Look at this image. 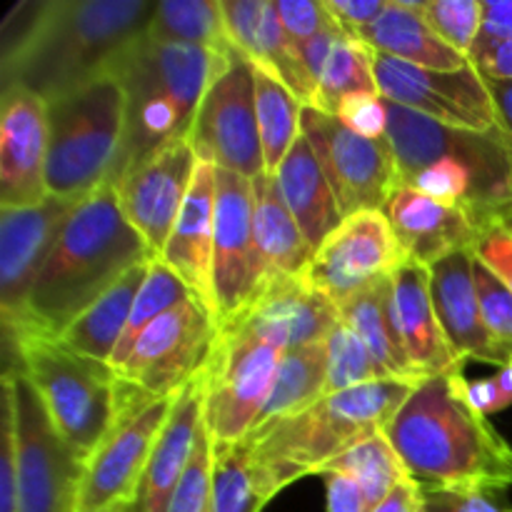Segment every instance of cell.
Instances as JSON below:
<instances>
[{
	"mask_svg": "<svg viewBox=\"0 0 512 512\" xmlns=\"http://www.w3.org/2000/svg\"><path fill=\"white\" fill-rule=\"evenodd\" d=\"M303 135L313 145L335 190L343 218L383 210L400 188V170L388 140H370L318 108H303Z\"/></svg>",
	"mask_w": 512,
	"mask_h": 512,
	"instance_id": "obj_13",
	"label": "cell"
},
{
	"mask_svg": "<svg viewBox=\"0 0 512 512\" xmlns=\"http://www.w3.org/2000/svg\"><path fill=\"white\" fill-rule=\"evenodd\" d=\"M488 83V80H485ZM490 95H493L495 110H498V123L512 135V83L503 80H490Z\"/></svg>",
	"mask_w": 512,
	"mask_h": 512,
	"instance_id": "obj_58",
	"label": "cell"
},
{
	"mask_svg": "<svg viewBox=\"0 0 512 512\" xmlns=\"http://www.w3.org/2000/svg\"><path fill=\"white\" fill-rule=\"evenodd\" d=\"M413 390V383L380 380L328 395L305 413L253 430L243 443L270 498L305 475H320L330 460L370 435L385 433Z\"/></svg>",
	"mask_w": 512,
	"mask_h": 512,
	"instance_id": "obj_5",
	"label": "cell"
},
{
	"mask_svg": "<svg viewBox=\"0 0 512 512\" xmlns=\"http://www.w3.org/2000/svg\"><path fill=\"white\" fill-rule=\"evenodd\" d=\"M148 265L150 263H143L130 270L103 298L95 300L83 315H78L58 335L60 343L68 350H73V353L110 365L115 348H118L120 338L125 333L130 313H133V303L138 298L140 285H143L145 275H148Z\"/></svg>",
	"mask_w": 512,
	"mask_h": 512,
	"instance_id": "obj_31",
	"label": "cell"
},
{
	"mask_svg": "<svg viewBox=\"0 0 512 512\" xmlns=\"http://www.w3.org/2000/svg\"><path fill=\"white\" fill-rule=\"evenodd\" d=\"M150 260H155L153 253L125 218L115 188L100 185L75 205L60 230L35 280L23 320L5 333L8 343L28 335L58 338L118 280Z\"/></svg>",
	"mask_w": 512,
	"mask_h": 512,
	"instance_id": "obj_3",
	"label": "cell"
},
{
	"mask_svg": "<svg viewBox=\"0 0 512 512\" xmlns=\"http://www.w3.org/2000/svg\"><path fill=\"white\" fill-rule=\"evenodd\" d=\"M403 263L405 253L383 210H363L345 218L315 250L305 280L340 310Z\"/></svg>",
	"mask_w": 512,
	"mask_h": 512,
	"instance_id": "obj_16",
	"label": "cell"
},
{
	"mask_svg": "<svg viewBox=\"0 0 512 512\" xmlns=\"http://www.w3.org/2000/svg\"><path fill=\"white\" fill-rule=\"evenodd\" d=\"M210 473H213V440H210L208 428L200 435L198 448H195L193 460L170 500L168 512H213V500H210Z\"/></svg>",
	"mask_w": 512,
	"mask_h": 512,
	"instance_id": "obj_43",
	"label": "cell"
},
{
	"mask_svg": "<svg viewBox=\"0 0 512 512\" xmlns=\"http://www.w3.org/2000/svg\"><path fill=\"white\" fill-rule=\"evenodd\" d=\"M408 185L410 188L420 190L423 195H428V198L440 200V203L445 205H453V208H463L465 213L473 218L475 178L463 163H458V160L453 158L438 160V163L420 170Z\"/></svg>",
	"mask_w": 512,
	"mask_h": 512,
	"instance_id": "obj_42",
	"label": "cell"
},
{
	"mask_svg": "<svg viewBox=\"0 0 512 512\" xmlns=\"http://www.w3.org/2000/svg\"><path fill=\"white\" fill-rule=\"evenodd\" d=\"M340 320L368 345L375 363L385 370V375L390 380H403V383L413 385L423 383V378L410 365L403 338H400L398 313H395L393 275L378 280L368 290L350 298L340 308Z\"/></svg>",
	"mask_w": 512,
	"mask_h": 512,
	"instance_id": "obj_29",
	"label": "cell"
},
{
	"mask_svg": "<svg viewBox=\"0 0 512 512\" xmlns=\"http://www.w3.org/2000/svg\"><path fill=\"white\" fill-rule=\"evenodd\" d=\"M258 70H265V73L273 75L275 80H280L305 108H315V103H318V85H315L308 68H305L300 48L290 40V35L285 33L273 0H265L263 18H260Z\"/></svg>",
	"mask_w": 512,
	"mask_h": 512,
	"instance_id": "obj_39",
	"label": "cell"
},
{
	"mask_svg": "<svg viewBox=\"0 0 512 512\" xmlns=\"http://www.w3.org/2000/svg\"><path fill=\"white\" fill-rule=\"evenodd\" d=\"M325 368L328 350L325 343L285 350L275 373L273 390L253 430L278 420L305 413L325 398Z\"/></svg>",
	"mask_w": 512,
	"mask_h": 512,
	"instance_id": "obj_32",
	"label": "cell"
},
{
	"mask_svg": "<svg viewBox=\"0 0 512 512\" xmlns=\"http://www.w3.org/2000/svg\"><path fill=\"white\" fill-rule=\"evenodd\" d=\"M253 213V180L215 168L213 303L218 325L243 313L268 283L255 245Z\"/></svg>",
	"mask_w": 512,
	"mask_h": 512,
	"instance_id": "obj_14",
	"label": "cell"
},
{
	"mask_svg": "<svg viewBox=\"0 0 512 512\" xmlns=\"http://www.w3.org/2000/svg\"><path fill=\"white\" fill-rule=\"evenodd\" d=\"M470 65L480 73L483 80H503L512 83V40L488 45L470 53Z\"/></svg>",
	"mask_w": 512,
	"mask_h": 512,
	"instance_id": "obj_55",
	"label": "cell"
},
{
	"mask_svg": "<svg viewBox=\"0 0 512 512\" xmlns=\"http://www.w3.org/2000/svg\"><path fill=\"white\" fill-rule=\"evenodd\" d=\"M50 145L45 193L80 203L105 185L118 163L125 125V90L113 75L48 105Z\"/></svg>",
	"mask_w": 512,
	"mask_h": 512,
	"instance_id": "obj_8",
	"label": "cell"
},
{
	"mask_svg": "<svg viewBox=\"0 0 512 512\" xmlns=\"http://www.w3.org/2000/svg\"><path fill=\"white\" fill-rule=\"evenodd\" d=\"M203 433L205 388L203 375L198 373L175 398L173 413H170L168 423H165L163 433H160L158 443L150 453L143 478L135 490V498L130 500L125 512H168L170 500H173L175 490H178L180 480H183L185 470L193 460Z\"/></svg>",
	"mask_w": 512,
	"mask_h": 512,
	"instance_id": "obj_24",
	"label": "cell"
},
{
	"mask_svg": "<svg viewBox=\"0 0 512 512\" xmlns=\"http://www.w3.org/2000/svg\"><path fill=\"white\" fill-rule=\"evenodd\" d=\"M3 400L13 413L18 512H75L85 463L58 433L28 375L10 365Z\"/></svg>",
	"mask_w": 512,
	"mask_h": 512,
	"instance_id": "obj_9",
	"label": "cell"
},
{
	"mask_svg": "<svg viewBox=\"0 0 512 512\" xmlns=\"http://www.w3.org/2000/svg\"><path fill=\"white\" fill-rule=\"evenodd\" d=\"M178 395L150 400L118 415L93 458L85 463L75 512L125 510L135 498L150 453L168 423Z\"/></svg>",
	"mask_w": 512,
	"mask_h": 512,
	"instance_id": "obj_17",
	"label": "cell"
},
{
	"mask_svg": "<svg viewBox=\"0 0 512 512\" xmlns=\"http://www.w3.org/2000/svg\"><path fill=\"white\" fill-rule=\"evenodd\" d=\"M393 295L400 338H403L405 353H408L415 373L425 380L433 375L463 370L465 363L455 355L440 328L433 295H430L428 265L405 260L393 273Z\"/></svg>",
	"mask_w": 512,
	"mask_h": 512,
	"instance_id": "obj_26",
	"label": "cell"
},
{
	"mask_svg": "<svg viewBox=\"0 0 512 512\" xmlns=\"http://www.w3.org/2000/svg\"><path fill=\"white\" fill-rule=\"evenodd\" d=\"M215 338L218 320L195 298L155 320L115 368L118 415L178 395L205 368Z\"/></svg>",
	"mask_w": 512,
	"mask_h": 512,
	"instance_id": "obj_10",
	"label": "cell"
},
{
	"mask_svg": "<svg viewBox=\"0 0 512 512\" xmlns=\"http://www.w3.org/2000/svg\"><path fill=\"white\" fill-rule=\"evenodd\" d=\"M403 248L405 260L433 268L440 260L473 250L480 228L463 208L428 198L410 185H400L383 208Z\"/></svg>",
	"mask_w": 512,
	"mask_h": 512,
	"instance_id": "obj_23",
	"label": "cell"
},
{
	"mask_svg": "<svg viewBox=\"0 0 512 512\" xmlns=\"http://www.w3.org/2000/svg\"><path fill=\"white\" fill-rule=\"evenodd\" d=\"M283 350L245 335L218 330L200 370L205 388V428L213 443H243L253 433L273 390Z\"/></svg>",
	"mask_w": 512,
	"mask_h": 512,
	"instance_id": "obj_12",
	"label": "cell"
},
{
	"mask_svg": "<svg viewBox=\"0 0 512 512\" xmlns=\"http://www.w3.org/2000/svg\"><path fill=\"white\" fill-rule=\"evenodd\" d=\"M275 8H278V18L283 23L285 33L290 35V40L298 48L313 40L315 35L338 25L325 0H320V3H315V0H278Z\"/></svg>",
	"mask_w": 512,
	"mask_h": 512,
	"instance_id": "obj_46",
	"label": "cell"
},
{
	"mask_svg": "<svg viewBox=\"0 0 512 512\" xmlns=\"http://www.w3.org/2000/svg\"><path fill=\"white\" fill-rule=\"evenodd\" d=\"M340 33H343V28H340V23H338V25H333V28L325 30V33L315 35V38L308 40L305 45H300V55H303L305 68H308V73L313 75L315 85H318V78H320V73H323L325 60H328L330 50H333L335 40H338Z\"/></svg>",
	"mask_w": 512,
	"mask_h": 512,
	"instance_id": "obj_57",
	"label": "cell"
},
{
	"mask_svg": "<svg viewBox=\"0 0 512 512\" xmlns=\"http://www.w3.org/2000/svg\"><path fill=\"white\" fill-rule=\"evenodd\" d=\"M375 53L430 70H463L470 60L445 43L423 13V3L388 0L385 13L360 38Z\"/></svg>",
	"mask_w": 512,
	"mask_h": 512,
	"instance_id": "obj_28",
	"label": "cell"
},
{
	"mask_svg": "<svg viewBox=\"0 0 512 512\" xmlns=\"http://www.w3.org/2000/svg\"><path fill=\"white\" fill-rule=\"evenodd\" d=\"M503 40H512V0H483V28L473 50L488 48Z\"/></svg>",
	"mask_w": 512,
	"mask_h": 512,
	"instance_id": "obj_53",
	"label": "cell"
},
{
	"mask_svg": "<svg viewBox=\"0 0 512 512\" xmlns=\"http://www.w3.org/2000/svg\"><path fill=\"white\" fill-rule=\"evenodd\" d=\"M373 70L378 93L390 103L453 128L490 130L498 125L493 95L473 65L430 70L373 50Z\"/></svg>",
	"mask_w": 512,
	"mask_h": 512,
	"instance_id": "obj_15",
	"label": "cell"
},
{
	"mask_svg": "<svg viewBox=\"0 0 512 512\" xmlns=\"http://www.w3.org/2000/svg\"><path fill=\"white\" fill-rule=\"evenodd\" d=\"M188 300H193V293H190L188 285L180 280V275H175L163 260H150L148 275H145L143 285H140L138 298H135L133 303V313H130L123 338H120L118 348H115L110 368L115 370L125 358H128L140 335H143L155 320L168 315L170 310L185 305Z\"/></svg>",
	"mask_w": 512,
	"mask_h": 512,
	"instance_id": "obj_38",
	"label": "cell"
},
{
	"mask_svg": "<svg viewBox=\"0 0 512 512\" xmlns=\"http://www.w3.org/2000/svg\"><path fill=\"white\" fill-rule=\"evenodd\" d=\"M473 278L485 325H488V330L500 345L512 350V290L505 283H500L475 255Z\"/></svg>",
	"mask_w": 512,
	"mask_h": 512,
	"instance_id": "obj_44",
	"label": "cell"
},
{
	"mask_svg": "<svg viewBox=\"0 0 512 512\" xmlns=\"http://www.w3.org/2000/svg\"><path fill=\"white\" fill-rule=\"evenodd\" d=\"M333 115L363 138L385 140V133H388V110H385V98L380 93L348 95L340 100Z\"/></svg>",
	"mask_w": 512,
	"mask_h": 512,
	"instance_id": "obj_47",
	"label": "cell"
},
{
	"mask_svg": "<svg viewBox=\"0 0 512 512\" xmlns=\"http://www.w3.org/2000/svg\"><path fill=\"white\" fill-rule=\"evenodd\" d=\"M465 383L463 370L425 378L383 435L420 488L498 495L512 485V448L473 408Z\"/></svg>",
	"mask_w": 512,
	"mask_h": 512,
	"instance_id": "obj_2",
	"label": "cell"
},
{
	"mask_svg": "<svg viewBox=\"0 0 512 512\" xmlns=\"http://www.w3.org/2000/svg\"><path fill=\"white\" fill-rule=\"evenodd\" d=\"M328 350V368H325V398L345 393V390L363 388V385L390 380L385 370L375 363L368 345L340 320L333 333L325 340Z\"/></svg>",
	"mask_w": 512,
	"mask_h": 512,
	"instance_id": "obj_40",
	"label": "cell"
},
{
	"mask_svg": "<svg viewBox=\"0 0 512 512\" xmlns=\"http://www.w3.org/2000/svg\"><path fill=\"white\" fill-rule=\"evenodd\" d=\"M148 38L183 43L225 55L230 45L220 0H160L148 25Z\"/></svg>",
	"mask_w": 512,
	"mask_h": 512,
	"instance_id": "obj_34",
	"label": "cell"
},
{
	"mask_svg": "<svg viewBox=\"0 0 512 512\" xmlns=\"http://www.w3.org/2000/svg\"><path fill=\"white\" fill-rule=\"evenodd\" d=\"M385 110V140L398 163L400 183L408 185L428 165L453 158L475 178V225L483 230L503 223L512 210V135L503 125L490 130L453 128L390 100H385Z\"/></svg>",
	"mask_w": 512,
	"mask_h": 512,
	"instance_id": "obj_6",
	"label": "cell"
},
{
	"mask_svg": "<svg viewBox=\"0 0 512 512\" xmlns=\"http://www.w3.org/2000/svg\"><path fill=\"white\" fill-rule=\"evenodd\" d=\"M210 500L213 512H260L273 500L245 443H213Z\"/></svg>",
	"mask_w": 512,
	"mask_h": 512,
	"instance_id": "obj_35",
	"label": "cell"
},
{
	"mask_svg": "<svg viewBox=\"0 0 512 512\" xmlns=\"http://www.w3.org/2000/svg\"><path fill=\"white\" fill-rule=\"evenodd\" d=\"M465 393L468 400L473 403L475 410L488 418V415L500 413V410L510 408L512 405V360L503 368H498V373L493 378L475 380V383H465Z\"/></svg>",
	"mask_w": 512,
	"mask_h": 512,
	"instance_id": "obj_50",
	"label": "cell"
},
{
	"mask_svg": "<svg viewBox=\"0 0 512 512\" xmlns=\"http://www.w3.org/2000/svg\"><path fill=\"white\" fill-rule=\"evenodd\" d=\"M75 205V200L50 195L38 205H0V310L5 333L23 320L35 280Z\"/></svg>",
	"mask_w": 512,
	"mask_h": 512,
	"instance_id": "obj_19",
	"label": "cell"
},
{
	"mask_svg": "<svg viewBox=\"0 0 512 512\" xmlns=\"http://www.w3.org/2000/svg\"><path fill=\"white\" fill-rule=\"evenodd\" d=\"M423 13L435 33L468 58L483 28V0H423Z\"/></svg>",
	"mask_w": 512,
	"mask_h": 512,
	"instance_id": "obj_41",
	"label": "cell"
},
{
	"mask_svg": "<svg viewBox=\"0 0 512 512\" xmlns=\"http://www.w3.org/2000/svg\"><path fill=\"white\" fill-rule=\"evenodd\" d=\"M473 255L512 290V230L505 223H493L480 230Z\"/></svg>",
	"mask_w": 512,
	"mask_h": 512,
	"instance_id": "obj_48",
	"label": "cell"
},
{
	"mask_svg": "<svg viewBox=\"0 0 512 512\" xmlns=\"http://www.w3.org/2000/svg\"><path fill=\"white\" fill-rule=\"evenodd\" d=\"M8 345L18 360L13 368L28 375L58 433L88 463L118 423L115 370L73 353L58 338L28 335Z\"/></svg>",
	"mask_w": 512,
	"mask_h": 512,
	"instance_id": "obj_7",
	"label": "cell"
},
{
	"mask_svg": "<svg viewBox=\"0 0 512 512\" xmlns=\"http://www.w3.org/2000/svg\"><path fill=\"white\" fill-rule=\"evenodd\" d=\"M253 195L255 245H258L260 260H263L268 278H273V275L298 278V275L308 273L315 250L310 248L298 220L293 218L290 208L285 205L275 175H258L253 180Z\"/></svg>",
	"mask_w": 512,
	"mask_h": 512,
	"instance_id": "obj_30",
	"label": "cell"
},
{
	"mask_svg": "<svg viewBox=\"0 0 512 512\" xmlns=\"http://www.w3.org/2000/svg\"><path fill=\"white\" fill-rule=\"evenodd\" d=\"M338 323V305L318 293L305 280V275L298 278L273 275L263 285L258 298L233 320L220 323L218 330L275 345L285 353V350L325 343Z\"/></svg>",
	"mask_w": 512,
	"mask_h": 512,
	"instance_id": "obj_20",
	"label": "cell"
},
{
	"mask_svg": "<svg viewBox=\"0 0 512 512\" xmlns=\"http://www.w3.org/2000/svg\"><path fill=\"white\" fill-rule=\"evenodd\" d=\"M213 238H215V165L198 163L193 185L178 215L163 260L180 275L195 300L205 305L215 318L213 303Z\"/></svg>",
	"mask_w": 512,
	"mask_h": 512,
	"instance_id": "obj_25",
	"label": "cell"
},
{
	"mask_svg": "<svg viewBox=\"0 0 512 512\" xmlns=\"http://www.w3.org/2000/svg\"><path fill=\"white\" fill-rule=\"evenodd\" d=\"M373 512H425L423 488L413 478H405L390 490L388 498L378 505Z\"/></svg>",
	"mask_w": 512,
	"mask_h": 512,
	"instance_id": "obj_56",
	"label": "cell"
},
{
	"mask_svg": "<svg viewBox=\"0 0 512 512\" xmlns=\"http://www.w3.org/2000/svg\"><path fill=\"white\" fill-rule=\"evenodd\" d=\"M353 93H378L373 70V50L363 40L343 30L330 50L318 78V103L315 108L333 115L340 100Z\"/></svg>",
	"mask_w": 512,
	"mask_h": 512,
	"instance_id": "obj_37",
	"label": "cell"
},
{
	"mask_svg": "<svg viewBox=\"0 0 512 512\" xmlns=\"http://www.w3.org/2000/svg\"><path fill=\"white\" fill-rule=\"evenodd\" d=\"M265 0H220L225 33L230 45L243 53L250 63L260 65V18Z\"/></svg>",
	"mask_w": 512,
	"mask_h": 512,
	"instance_id": "obj_45",
	"label": "cell"
},
{
	"mask_svg": "<svg viewBox=\"0 0 512 512\" xmlns=\"http://www.w3.org/2000/svg\"><path fill=\"white\" fill-rule=\"evenodd\" d=\"M50 120L48 103L23 88L0 98V205H38L45 193Z\"/></svg>",
	"mask_w": 512,
	"mask_h": 512,
	"instance_id": "obj_21",
	"label": "cell"
},
{
	"mask_svg": "<svg viewBox=\"0 0 512 512\" xmlns=\"http://www.w3.org/2000/svg\"><path fill=\"white\" fill-rule=\"evenodd\" d=\"M323 478L325 495H328V512H373L363 488L350 475L325 473Z\"/></svg>",
	"mask_w": 512,
	"mask_h": 512,
	"instance_id": "obj_54",
	"label": "cell"
},
{
	"mask_svg": "<svg viewBox=\"0 0 512 512\" xmlns=\"http://www.w3.org/2000/svg\"><path fill=\"white\" fill-rule=\"evenodd\" d=\"M3 450H0V512H18V455L13 413L3 400Z\"/></svg>",
	"mask_w": 512,
	"mask_h": 512,
	"instance_id": "obj_51",
	"label": "cell"
},
{
	"mask_svg": "<svg viewBox=\"0 0 512 512\" xmlns=\"http://www.w3.org/2000/svg\"><path fill=\"white\" fill-rule=\"evenodd\" d=\"M255 108H258L265 173L275 175L283 165L285 155L303 133L305 105L280 80L255 68Z\"/></svg>",
	"mask_w": 512,
	"mask_h": 512,
	"instance_id": "obj_33",
	"label": "cell"
},
{
	"mask_svg": "<svg viewBox=\"0 0 512 512\" xmlns=\"http://www.w3.org/2000/svg\"><path fill=\"white\" fill-rule=\"evenodd\" d=\"M325 473L350 475V478L363 488L370 510L378 508V505L388 498L390 490H393L400 480L408 478V470H405L403 460L398 458V453H395L393 445L388 443V438H385L383 433L370 435L368 440L353 445V448L345 450L343 455L330 460V463L320 470V475Z\"/></svg>",
	"mask_w": 512,
	"mask_h": 512,
	"instance_id": "obj_36",
	"label": "cell"
},
{
	"mask_svg": "<svg viewBox=\"0 0 512 512\" xmlns=\"http://www.w3.org/2000/svg\"><path fill=\"white\" fill-rule=\"evenodd\" d=\"M425 512H510L485 490L423 488Z\"/></svg>",
	"mask_w": 512,
	"mask_h": 512,
	"instance_id": "obj_49",
	"label": "cell"
},
{
	"mask_svg": "<svg viewBox=\"0 0 512 512\" xmlns=\"http://www.w3.org/2000/svg\"><path fill=\"white\" fill-rule=\"evenodd\" d=\"M188 140L200 163L250 180L265 173L255 108V65L235 48L215 70Z\"/></svg>",
	"mask_w": 512,
	"mask_h": 512,
	"instance_id": "obj_11",
	"label": "cell"
},
{
	"mask_svg": "<svg viewBox=\"0 0 512 512\" xmlns=\"http://www.w3.org/2000/svg\"><path fill=\"white\" fill-rule=\"evenodd\" d=\"M155 0H43L18 5L3 43V88H23L45 103L110 75L120 55L148 33Z\"/></svg>",
	"mask_w": 512,
	"mask_h": 512,
	"instance_id": "obj_1",
	"label": "cell"
},
{
	"mask_svg": "<svg viewBox=\"0 0 512 512\" xmlns=\"http://www.w3.org/2000/svg\"><path fill=\"white\" fill-rule=\"evenodd\" d=\"M225 55L198 45L160 43L148 33L120 55L110 75L125 90V125L110 185L155 150L188 138Z\"/></svg>",
	"mask_w": 512,
	"mask_h": 512,
	"instance_id": "obj_4",
	"label": "cell"
},
{
	"mask_svg": "<svg viewBox=\"0 0 512 512\" xmlns=\"http://www.w3.org/2000/svg\"><path fill=\"white\" fill-rule=\"evenodd\" d=\"M430 295L440 328L463 363L480 360L498 368L510 363L512 350L493 338L480 313L473 278V250L450 255L430 268Z\"/></svg>",
	"mask_w": 512,
	"mask_h": 512,
	"instance_id": "obj_22",
	"label": "cell"
},
{
	"mask_svg": "<svg viewBox=\"0 0 512 512\" xmlns=\"http://www.w3.org/2000/svg\"><path fill=\"white\" fill-rule=\"evenodd\" d=\"M110 512H125V510H110Z\"/></svg>",
	"mask_w": 512,
	"mask_h": 512,
	"instance_id": "obj_60",
	"label": "cell"
},
{
	"mask_svg": "<svg viewBox=\"0 0 512 512\" xmlns=\"http://www.w3.org/2000/svg\"><path fill=\"white\" fill-rule=\"evenodd\" d=\"M198 163L190 140H175L135 163L113 183L125 218L138 230L155 260L163 255L178 223Z\"/></svg>",
	"mask_w": 512,
	"mask_h": 512,
	"instance_id": "obj_18",
	"label": "cell"
},
{
	"mask_svg": "<svg viewBox=\"0 0 512 512\" xmlns=\"http://www.w3.org/2000/svg\"><path fill=\"white\" fill-rule=\"evenodd\" d=\"M510 512H512V510H510Z\"/></svg>",
	"mask_w": 512,
	"mask_h": 512,
	"instance_id": "obj_61",
	"label": "cell"
},
{
	"mask_svg": "<svg viewBox=\"0 0 512 512\" xmlns=\"http://www.w3.org/2000/svg\"><path fill=\"white\" fill-rule=\"evenodd\" d=\"M325 5L345 33L360 38V33L385 13L388 0H325Z\"/></svg>",
	"mask_w": 512,
	"mask_h": 512,
	"instance_id": "obj_52",
	"label": "cell"
},
{
	"mask_svg": "<svg viewBox=\"0 0 512 512\" xmlns=\"http://www.w3.org/2000/svg\"><path fill=\"white\" fill-rule=\"evenodd\" d=\"M503 223H505V225H508V228L512 230V210H510V213H508V215H505V218H503Z\"/></svg>",
	"mask_w": 512,
	"mask_h": 512,
	"instance_id": "obj_59",
	"label": "cell"
},
{
	"mask_svg": "<svg viewBox=\"0 0 512 512\" xmlns=\"http://www.w3.org/2000/svg\"><path fill=\"white\" fill-rule=\"evenodd\" d=\"M275 180H278L280 195L293 218L298 220L305 240L310 243V248L318 250L345 218L333 185H330L313 145L303 133L285 155Z\"/></svg>",
	"mask_w": 512,
	"mask_h": 512,
	"instance_id": "obj_27",
	"label": "cell"
}]
</instances>
